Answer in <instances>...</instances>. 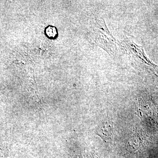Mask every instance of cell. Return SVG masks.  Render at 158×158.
Wrapping results in <instances>:
<instances>
[{
  "label": "cell",
  "instance_id": "6da1fadb",
  "mask_svg": "<svg viewBox=\"0 0 158 158\" xmlns=\"http://www.w3.org/2000/svg\"><path fill=\"white\" fill-rule=\"evenodd\" d=\"M95 134L99 136L106 143H107L112 139V129L108 123L103 122L97 129Z\"/></svg>",
  "mask_w": 158,
  "mask_h": 158
},
{
  "label": "cell",
  "instance_id": "7a4b0ae2",
  "mask_svg": "<svg viewBox=\"0 0 158 158\" xmlns=\"http://www.w3.org/2000/svg\"><path fill=\"white\" fill-rule=\"evenodd\" d=\"M46 34L48 37L51 38V39H52V38H55L56 36L57 32L56 28L50 26V27H48L46 30Z\"/></svg>",
  "mask_w": 158,
  "mask_h": 158
}]
</instances>
